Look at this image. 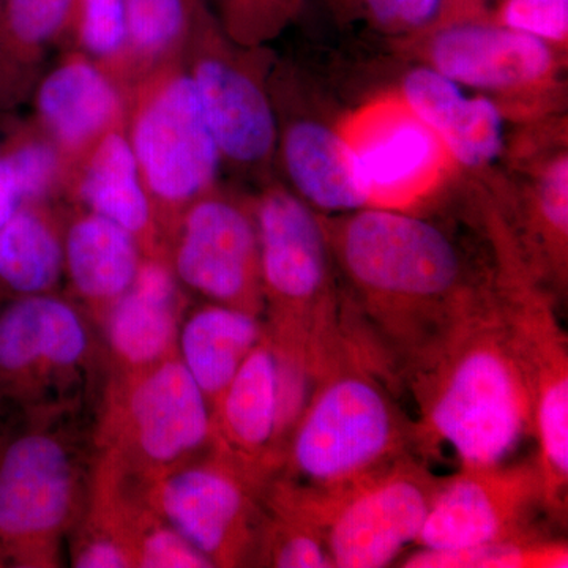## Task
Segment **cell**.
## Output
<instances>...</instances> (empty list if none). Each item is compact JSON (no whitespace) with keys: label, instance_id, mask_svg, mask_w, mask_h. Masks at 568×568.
<instances>
[{"label":"cell","instance_id":"6da1fadb","mask_svg":"<svg viewBox=\"0 0 568 568\" xmlns=\"http://www.w3.org/2000/svg\"><path fill=\"white\" fill-rule=\"evenodd\" d=\"M345 282L343 327L376 368L399 375L488 301L446 231L414 212L364 207L323 216Z\"/></svg>","mask_w":568,"mask_h":568},{"label":"cell","instance_id":"7a4b0ae2","mask_svg":"<svg viewBox=\"0 0 568 568\" xmlns=\"http://www.w3.org/2000/svg\"><path fill=\"white\" fill-rule=\"evenodd\" d=\"M402 376L417 405L422 454L447 446L462 466L499 465L534 436L532 396L493 290Z\"/></svg>","mask_w":568,"mask_h":568},{"label":"cell","instance_id":"3957f363","mask_svg":"<svg viewBox=\"0 0 568 568\" xmlns=\"http://www.w3.org/2000/svg\"><path fill=\"white\" fill-rule=\"evenodd\" d=\"M354 346L316 381L274 478L312 493L345 488L417 450L414 422Z\"/></svg>","mask_w":568,"mask_h":568},{"label":"cell","instance_id":"277c9868","mask_svg":"<svg viewBox=\"0 0 568 568\" xmlns=\"http://www.w3.org/2000/svg\"><path fill=\"white\" fill-rule=\"evenodd\" d=\"M253 205L265 332L275 346L304 354L320 377L347 345L323 215L275 182L253 197Z\"/></svg>","mask_w":568,"mask_h":568},{"label":"cell","instance_id":"5b68a950","mask_svg":"<svg viewBox=\"0 0 568 568\" xmlns=\"http://www.w3.org/2000/svg\"><path fill=\"white\" fill-rule=\"evenodd\" d=\"M493 297L532 396L537 465L549 515L562 517L568 488V343L549 286L500 213L489 216Z\"/></svg>","mask_w":568,"mask_h":568},{"label":"cell","instance_id":"8992f818","mask_svg":"<svg viewBox=\"0 0 568 568\" xmlns=\"http://www.w3.org/2000/svg\"><path fill=\"white\" fill-rule=\"evenodd\" d=\"M443 480L424 459L407 455L335 491H305L272 478L263 500L315 528L334 568H383L416 547Z\"/></svg>","mask_w":568,"mask_h":568},{"label":"cell","instance_id":"52a82bcc","mask_svg":"<svg viewBox=\"0 0 568 568\" xmlns=\"http://www.w3.org/2000/svg\"><path fill=\"white\" fill-rule=\"evenodd\" d=\"M99 455L148 487L211 452L212 410L178 355L114 373L97 429Z\"/></svg>","mask_w":568,"mask_h":568},{"label":"cell","instance_id":"ba28073f","mask_svg":"<svg viewBox=\"0 0 568 568\" xmlns=\"http://www.w3.org/2000/svg\"><path fill=\"white\" fill-rule=\"evenodd\" d=\"M125 133L164 239L189 205L219 186V145L182 61L126 91Z\"/></svg>","mask_w":568,"mask_h":568},{"label":"cell","instance_id":"9c48e42d","mask_svg":"<svg viewBox=\"0 0 568 568\" xmlns=\"http://www.w3.org/2000/svg\"><path fill=\"white\" fill-rule=\"evenodd\" d=\"M80 463L67 439L32 426L0 447V551L7 566H61L63 537L84 510Z\"/></svg>","mask_w":568,"mask_h":568},{"label":"cell","instance_id":"30bf717a","mask_svg":"<svg viewBox=\"0 0 568 568\" xmlns=\"http://www.w3.org/2000/svg\"><path fill=\"white\" fill-rule=\"evenodd\" d=\"M183 63L223 164L241 173H267L276 159L278 121L264 48L227 39L205 6Z\"/></svg>","mask_w":568,"mask_h":568},{"label":"cell","instance_id":"8fae6325","mask_svg":"<svg viewBox=\"0 0 568 568\" xmlns=\"http://www.w3.org/2000/svg\"><path fill=\"white\" fill-rule=\"evenodd\" d=\"M335 123L366 207L414 212L458 173L443 142L399 91L373 97Z\"/></svg>","mask_w":568,"mask_h":568},{"label":"cell","instance_id":"7c38bea8","mask_svg":"<svg viewBox=\"0 0 568 568\" xmlns=\"http://www.w3.org/2000/svg\"><path fill=\"white\" fill-rule=\"evenodd\" d=\"M264 488L209 452L144 488L149 506L185 537L212 567L256 560Z\"/></svg>","mask_w":568,"mask_h":568},{"label":"cell","instance_id":"4fadbf2b","mask_svg":"<svg viewBox=\"0 0 568 568\" xmlns=\"http://www.w3.org/2000/svg\"><path fill=\"white\" fill-rule=\"evenodd\" d=\"M168 263L179 283L212 304L263 315L253 197L219 185L194 201L171 231Z\"/></svg>","mask_w":568,"mask_h":568},{"label":"cell","instance_id":"5bb4252c","mask_svg":"<svg viewBox=\"0 0 568 568\" xmlns=\"http://www.w3.org/2000/svg\"><path fill=\"white\" fill-rule=\"evenodd\" d=\"M540 510L548 507L537 459L462 466L444 477L414 548L457 551L541 534L536 528Z\"/></svg>","mask_w":568,"mask_h":568},{"label":"cell","instance_id":"9a60e30c","mask_svg":"<svg viewBox=\"0 0 568 568\" xmlns=\"http://www.w3.org/2000/svg\"><path fill=\"white\" fill-rule=\"evenodd\" d=\"M414 40L426 67L463 88L523 103L555 92L560 52L489 17L444 22Z\"/></svg>","mask_w":568,"mask_h":568},{"label":"cell","instance_id":"2e32d148","mask_svg":"<svg viewBox=\"0 0 568 568\" xmlns=\"http://www.w3.org/2000/svg\"><path fill=\"white\" fill-rule=\"evenodd\" d=\"M91 355L88 324L65 298L32 295L0 308V398L43 406L50 392L78 379Z\"/></svg>","mask_w":568,"mask_h":568},{"label":"cell","instance_id":"e0dca14e","mask_svg":"<svg viewBox=\"0 0 568 568\" xmlns=\"http://www.w3.org/2000/svg\"><path fill=\"white\" fill-rule=\"evenodd\" d=\"M32 93V121L58 149L67 185L92 149L125 123L126 92L88 54L73 50L40 77Z\"/></svg>","mask_w":568,"mask_h":568},{"label":"cell","instance_id":"ac0fdd59","mask_svg":"<svg viewBox=\"0 0 568 568\" xmlns=\"http://www.w3.org/2000/svg\"><path fill=\"white\" fill-rule=\"evenodd\" d=\"M212 410V454L265 489L283 465L278 368L267 334Z\"/></svg>","mask_w":568,"mask_h":568},{"label":"cell","instance_id":"d6986e66","mask_svg":"<svg viewBox=\"0 0 568 568\" xmlns=\"http://www.w3.org/2000/svg\"><path fill=\"white\" fill-rule=\"evenodd\" d=\"M183 298L164 257H144L132 286L99 324L114 373L136 372L178 355Z\"/></svg>","mask_w":568,"mask_h":568},{"label":"cell","instance_id":"ffe728a7","mask_svg":"<svg viewBox=\"0 0 568 568\" xmlns=\"http://www.w3.org/2000/svg\"><path fill=\"white\" fill-rule=\"evenodd\" d=\"M398 91L458 168L487 170L503 155L506 110L493 97L470 95L463 85L426 65L410 70Z\"/></svg>","mask_w":568,"mask_h":568},{"label":"cell","instance_id":"44dd1931","mask_svg":"<svg viewBox=\"0 0 568 568\" xmlns=\"http://www.w3.org/2000/svg\"><path fill=\"white\" fill-rule=\"evenodd\" d=\"M63 194L77 207L104 216L133 235L144 257L168 260L166 239L141 181L125 123L78 164Z\"/></svg>","mask_w":568,"mask_h":568},{"label":"cell","instance_id":"7402d4cb","mask_svg":"<svg viewBox=\"0 0 568 568\" xmlns=\"http://www.w3.org/2000/svg\"><path fill=\"white\" fill-rule=\"evenodd\" d=\"M278 121L276 156L291 190L310 207L339 215L366 207L336 123L305 114Z\"/></svg>","mask_w":568,"mask_h":568},{"label":"cell","instance_id":"603a6c76","mask_svg":"<svg viewBox=\"0 0 568 568\" xmlns=\"http://www.w3.org/2000/svg\"><path fill=\"white\" fill-rule=\"evenodd\" d=\"M63 257L71 290L97 323L129 291L144 261L133 235L81 207L65 215Z\"/></svg>","mask_w":568,"mask_h":568},{"label":"cell","instance_id":"cb8c5ba5","mask_svg":"<svg viewBox=\"0 0 568 568\" xmlns=\"http://www.w3.org/2000/svg\"><path fill=\"white\" fill-rule=\"evenodd\" d=\"M264 334L265 323L261 316L212 302L181 323L178 357L211 407Z\"/></svg>","mask_w":568,"mask_h":568},{"label":"cell","instance_id":"d4e9b609","mask_svg":"<svg viewBox=\"0 0 568 568\" xmlns=\"http://www.w3.org/2000/svg\"><path fill=\"white\" fill-rule=\"evenodd\" d=\"M74 0H0V111L24 102L48 52L69 37Z\"/></svg>","mask_w":568,"mask_h":568},{"label":"cell","instance_id":"484cf974","mask_svg":"<svg viewBox=\"0 0 568 568\" xmlns=\"http://www.w3.org/2000/svg\"><path fill=\"white\" fill-rule=\"evenodd\" d=\"M65 215L52 201L22 204L0 230V304L52 294L65 275Z\"/></svg>","mask_w":568,"mask_h":568},{"label":"cell","instance_id":"4316f807","mask_svg":"<svg viewBox=\"0 0 568 568\" xmlns=\"http://www.w3.org/2000/svg\"><path fill=\"white\" fill-rule=\"evenodd\" d=\"M519 248L536 274L559 293L568 275V155L545 156L530 174L517 212V230L510 226Z\"/></svg>","mask_w":568,"mask_h":568},{"label":"cell","instance_id":"83f0119b","mask_svg":"<svg viewBox=\"0 0 568 568\" xmlns=\"http://www.w3.org/2000/svg\"><path fill=\"white\" fill-rule=\"evenodd\" d=\"M205 6V0H125L126 41L118 74L123 91L182 61Z\"/></svg>","mask_w":568,"mask_h":568},{"label":"cell","instance_id":"f1b7e54d","mask_svg":"<svg viewBox=\"0 0 568 568\" xmlns=\"http://www.w3.org/2000/svg\"><path fill=\"white\" fill-rule=\"evenodd\" d=\"M399 562L406 568H566L568 549L566 541L534 534L457 551L416 549Z\"/></svg>","mask_w":568,"mask_h":568},{"label":"cell","instance_id":"f546056e","mask_svg":"<svg viewBox=\"0 0 568 568\" xmlns=\"http://www.w3.org/2000/svg\"><path fill=\"white\" fill-rule=\"evenodd\" d=\"M0 153L13 168L26 201H54L65 189V173L58 149L36 122L14 125L0 144Z\"/></svg>","mask_w":568,"mask_h":568},{"label":"cell","instance_id":"4dcf8cb0","mask_svg":"<svg viewBox=\"0 0 568 568\" xmlns=\"http://www.w3.org/2000/svg\"><path fill=\"white\" fill-rule=\"evenodd\" d=\"M69 39L118 81L125 51V0H74Z\"/></svg>","mask_w":568,"mask_h":568},{"label":"cell","instance_id":"1f68e13d","mask_svg":"<svg viewBox=\"0 0 568 568\" xmlns=\"http://www.w3.org/2000/svg\"><path fill=\"white\" fill-rule=\"evenodd\" d=\"M264 503V500H263ZM256 566L334 568L323 537L302 519L264 506Z\"/></svg>","mask_w":568,"mask_h":568},{"label":"cell","instance_id":"d6a6232c","mask_svg":"<svg viewBox=\"0 0 568 568\" xmlns=\"http://www.w3.org/2000/svg\"><path fill=\"white\" fill-rule=\"evenodd\" d=\"M305 0H205L227 39L264 48L297 18Z\"/></svg>","mask_w":568,"mask_h":568},{"label":"cell","instance_id":"836d02e7","mask_svg":"<svg viewBox=\"0 0 568 568\" xmlns=\"http://www.w3.org/2000/svg\"><path fill=\"white\" fill-rule=\"evenodd\" d=\"M134 568H212V564L151 508L134 540Z\"/></svg>","mask_w":568,"mask_h":568},{"label":"cell","instance_id":"e575fe53","mask_svg":"<svg viewBox=\"0 0 568 568\" xmlns=\"http://www.w3.org/2000/svg\"><path fill=\"white\" fill-rule=\"evenodd\" d=\"M489 20L567 51L568 0H500Z\"/></svg>","mask_w":568,"mask_h":568},{"label":"cell","instance_id":"d590c367","mask_svg":"<svg viewBox=\"0 0 568 568\" xmlns=\"http://www.w3.org/2000/svg\"><path fill=\"white\" fill-rule=\"evenodd\" d=\"M379 31L418 36L443 17L448 0H351Z\"/></svg>","mask_w":568,"mask_h":568},{"label":"cell","instance_id":"8d00e7d4","mask_svg":"<svg viewBox=\"0 0 568 568\" xmlns=\"http://www.w3.org/2000/svg\"><path fill=\"white\" fill-rule=\"evenodd\" d=\"M487 0H448L443 17L436 26L444 22L473 20V18H487L485 9Z\"/></svg>","mask_w":568,"mask_h":568},{"label":"cell","instance_id":"74e56055","mask_svg":"<svg viewBox=\"0 0 568 568\" xmlns=\"http://www.w3.org/2000/svg\"><path fill=\"white\" fill-rule=\"evenodd\" d=\"M6 566H7L6 559H3L2 551H0V567H6Z\"/></svg>","mask_w":568,"mask_h":568}]
</instances>
